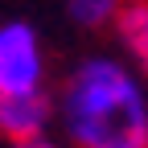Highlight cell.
I'll return each mask as SVG.
<instances>
[{"label": "cell", "mask_w": 148, "mask_h": 148, "mask_svg": "<svg viewBox=\"0 0 148 148\" xmlns=\"http://www.w3.org/2000/svg\"><path fill=\"white\" fill-rule=\"evenodd\" d=\"M70 148H148V86L123 58L90 53L53 95Z\"/></svg>", "instance_id": "1"}, {"label": "cell", "mask_w": 148, "mask_h": 148, "mask_svg": "<svg viewBox=\"0 0 148 148\" xmlns=\"http://www.w3.org/2000/svg\"><path fill=\"white\" fill-rule=\"evenodd\" d=\"M45 86V45L41 33L21 16L0 21V99L4 95H41Z\"/></svg>", "instance_id": "2"}, {"label": "cell", "mask_w": 148, "mask_h": 148, "mask_svg": "<svg viewBox=\"0 0 148 148\" xmlns=\"http://www.w3.org/2000/svg\"><path fill=\"white\" fill-rule=\"evenodd\" d=\"M53 127V95H4L0 99V144H29L49 136Z\"/></svg>", "instance_id": "3"}, {"label": "cell", "mask_w": 148, "mask_h": 148, "mask_svg": "<svg viewBox=\"0 0 148 148\" xmlns=\"http://www.w3.org/2000/svg\"><path fill=\"white\" fill-rule=\"evenodd\" d=\"M111 29H115V41L123 49V62L148 86V0H123V8L115 12Z\"/></svg>", "instance_id": "4"}, {"label": "cell", "mask_w": 148, "mask_h": 148, "mask_svg": "<svg viewBox=\"0 0 148 148\" xmlns=\"http://www.w3.org/2000/svg\"><path fill=\"white\" fill-rule=\"evenodd\" d=\"M62 4L78 29H107L115 21V12L123 8V0H62Z\"/></svg>", "instance_id": "5"}, {"label": "cell", "mask_w": 148, "mask_h": 148, "mask_svg": "<svg viewBox=\"0 0 148 148\" xmlns=\"http://www.w3.org/2000/svg\"><path fill=\"white\" fill-rule=\"evenodd\" d=\"M12 148H58L49 136H41V140H29V144H12Z\"/></svg>", "instance_id": "6"}]
</instances>
